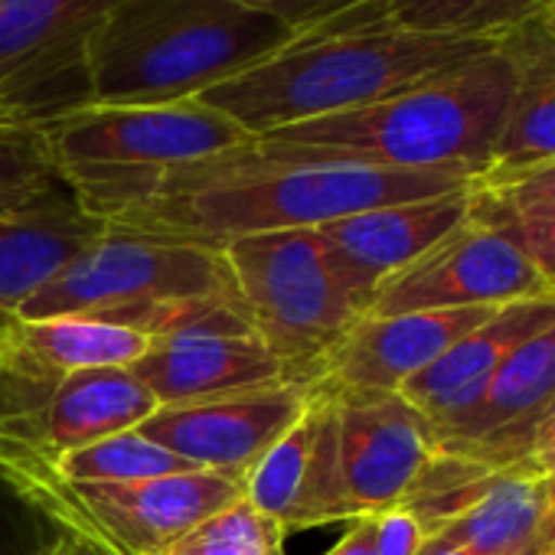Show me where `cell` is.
Instances as JSON below:
<instances>
[{
  "label": "cell",
  "mask_w": 555,
  "mask_h": 555,
  "mask_svg": "<svg viewBox=\"0 0 555 555\" xmlns=\"http://www.w3.org/2000/svg\"><path fill=\"white\" fill-rule=\"evenodd\" d=\"M311 405V389L274 386L186 405H157L138 431L199 470L245 477L251 464L282 438Z\"/></svg>",
  "instance_id": "12"
},
{
  "label": "cell",
  "mask_w": 555,
  "mask_h": 555,
  "mask_svg": "<svg viewBox=\"0 0 555 555\" xmlns=\"http://www.w3.org/2000/svg\"><path fill=\"white\" fill-rule=\"evenodd\" d=\"M128 370L157 399V405H186L292 383L282 360L258 337H199L154 344Z\"/></svg>",
  "instance_id": "21"
},
{
  "label": "cell",
  "mask_w": 555,
  "mask_h": 555,
  "mask_svg": "<svg viewBox=\"0 0 555 555\" xmlns=\"http://www.w3.org/2000/svg\"><path fill=\"white\" fill-rule=\"evenodd\" d=\"M509 99V66L496 43L431 79H422L357 112L292 125L255 138L264 154L292 160H340L392 170H467L477 180Z\"/></svg>",
  "instance_id": "3"
},
{
  "label": "cell",
  "mask_w": 555,
  "mask_h": 555,
  "mask_svg": "<svg viewBox=\"0 0 555 555\" xmlns=\"http://www.w3.org/2000/svg\"><path fill=\"white\" fill-rule=\"evenodd\" d=\"M470 190L379 206L318 225L334 268L340 271L347 288L366 301V311L373 292L389 274L425 255L435 242H441L454 225L464 222L470 209Z\"/></svg>",
  "instance_id": "17"
},
{
  "label": "cell",
  "mask_w": 555,
  "mask_h": 555,
  "mask_svg": "<svg viewBox=\"0 0 555 555\" xmlns=\"http://www.w3.org/2000/svg\"><path fill=\"white\" fill-rule=\"evenodd\" d=\"M4 483L43 513L60 535L95 555H164L209 516L242 500V477L190 470L131 483L69 480L47 461L0 451Z\"/></svg>",
  "instance_id": "6"
},
{
  "label": "cell",
  "mask_w": 555,
  "mask_h": 555,
  "mask_svg": "<svg viewBox=\"0 0 555 555\" xmlns=\"http://www.w3.org/2000/svg\"><path fill=\"white\" fill-rule=\"evenodd\" d=\"M324 555H376V522H373V516L353 519L350 529L344 532V539Z\"/></svg>",
  "instance_id": "34"
},
{
  "label": "cell",
  "mask_w": 555,
  "mask_h": 555,
  "mask_svg": "<svg viewBox=\"0 0 555 555\" xmlns=\"http://www.w3.org/2000/svg\"><path fill=\"white\" fill-rule=\"evenodd\" d=\"M40 131L66 190L105 222L144 199L164 173L255 141L199 99L177 105H89Z\"/></svg>",
  "instance_id": "5"
},
{
  "label": "cell",
  "mask_w": 555,
  "mask_h": 555,
  "mask_svg": "<svg viewBox=\"0 0 555 555\" xmlns=\"http://www.w3.org/2000/svg\"><path fill=\"white\" fill-rule=\"evenodd\" d=\"M242 4L274 17L292 34H301V30H311L334 17H344L350 11H360L366 4H376V0H242Z\"/></svg>",
  "instance_id": "31"
},
{
  "label": "cell",
  "mask_w": 555,
  "mask_h": 555,
  "mask_svg": "<svg viewBox=\"0 0 555 555\" xmlns=\"http://www.w3.org/2000/svg\"><path fill=\"white\" fill-rule=\"evenodd\" d=\"M548 539H555V529L548 526L545 480L506 470L483 500L431 532L418 555H441L454 548L474 555H526Z\"/></svg>",
  "instance_id": "23"
},
{
  "label": "cell",
  "mask_w": 555,
  "mask_h": 555,
  "mask_svg": "<svg viewBox=\"0 0 555 555\" xmlns=\"http://www.w3.org/2000/svg\"><path fill=\"white\" fill-rule=\"evenodd\" d=\"M470 209L496 222L555 292V209H503L477 186L470 190Z\"/></svg>",
  "instance_id": "29"
},
{
  "label": "cell",
  "mask_w": 555,
  "mask_h": 555,
  "mask_svg": "<svg viewBox=\"0 0 555 555\" xmlns=\"http://www.w3.org/2000/svg\"><path fill=\"white\" fill-rule=\"evenodd\" d=\"M255 337L295 386L314 389L337 344L366 318L318 229L245 235L222 245Z\"/></svg>",
  "instance_id": "7"
},
{
  "label": "cell",
  "mask_w": 555,
  "mask_h": 555,
  "mask_svg": "<svg viewBox=\"0 0 555 555\" xmlns=\"http://www.w3.org/2000/svg\"><path fill=\"white\" fill-rule=\"evenodd\" d=\"M545 4L548 0H389V14L399 27L418 34L496 40L542 14Z\"/></svg>",
  "instance_id": "25"
},
{
  "label": "cell",
  "mask_w": 555,
  "mask_h": 555,
  "mask_svg": "<svg viewBox=\"0 0 555 555\" xmlns=\"http://www.w3.org/2000/svg\"><path fill=\"white\" fill-rule=\"evenodd\" d=\"M542 17H545V21H548V24L555 27V0H548V4L542 8Z\"/></svg>",
  "instance_id": "37"
},
{
  "label": "cell",
  "mask_w": 555,
  "mask_h": 555,
  "mask_svg": "<svg viewBox=\"0 0 555 555\" xmlns=\"http://www.w3.org/2000/svg\"><path fill=\"white\" fill-rule=\"evenodd\" d=\"M40 555H95L92 548H86L82 542L69 539V535H60L56 542H50Z\"/></svg>",
  "instance_id": "35"
},
{
  "label": "cell",
  "mask_w": 555,
  "mask_h": 555,
  "mask_svg": "<svg viewBox=\"0 0 555 555\" xmlns=\"http://www.w3.org/2000/svg\"><path fill=\"white\" fill-rule=\"evenodd\" d=\"M50 467L69 480H92V483H131V480H154V477L199 470L190 461L167 451L164 444L144 438L138 428L66 451Z\"/></svg>",
  "instance_id": "26"
},
{
  "label": "cell",
  "mask_w": 555,
  "mask_h": 555,
  "mask_svg": "<svg viewBox=\"0 0 555 555\" xmlns=\"http://www.w3.org/2000/svg\"><path fill=\"white\" fill-rule=\"evenodd\" d=\"M327 392L334 399L337 474L350 522L399 506L435 451L428 422L399 392Z\"/></svg>",
  "instance_id": "11"
},
{
  "label": "cell",
  "mask_w": 555,
  "mask_h": 555,
  "mask_svg": "<svg viewBox=\"0 0 555 555\" xmlns=\"http://www.w3.org/2000/svg\"><path fill=\"white\" fill-rule=\"evenodd\" d=\"M474 186L503 209H555V160L506 177H483Z\"/></svg>",
  "instance_id": "30"
},
{
  "label": "cell",
  "mask_w": 555,
  "mask_h": 555,
  "mask_svg": "<svg viewBox=\"0 0 555 555\" xmlns=\"http://www.w3.org/2000/svg\"><path fill=\"white\" fill-rule=\"evenodd\" d=\"M209 295H238L222 248L108 222L17 318H82L128 331L151 308Z\"/></svg>",
  "instance_id": "8"
},
{
  "label": "cell",
  "mask_w": 555,
  "mask_h": 555,
  "mask_svg": "<svg viewBox=\"0 0 555 555\" xmlns=\"http://www.w3.org/2000/svg\"><path fill=\"white\" fill-rule=\"evenodd\" d=\"M147 350V337L82 318H14L0 327V363L53 383L86 370H128Z\"/></svg>",
  "instance_id": "22"
},
{
  "label": "cell",
  "mask_w": 555,
  "mask_h": 555,
  "mask_svg": "<svg viewBox=\"0 0 555 555\" xmlns=\"http://www.w3.org/2000/svg\"><path fill=\"white\" fill-rule=\"evenodd\" d=\"M63 190L40 128H0V212Z\"/></svg>",
  "instance_id": "28"
},
{
  "label": "cell",
  "mask_w": 555,
  "mask_h": 555,
  "mask_svg": "<svg viewBox=\"0 0 555 555\" xmlns=\"http://www.w3.org/2000/svg\"><path fill=\"white\" fill-rule=\"evenodd\" d=\"M477 183L467 170H392L340 160H292L255 141L164 173L112 225L222 248L232 238L318 229L379 206L431 199Z\"/></svg>",
  "instance_id": "1"
},
{
  "label": "cell",
  "mask_w": 555,
  "mask_h": 555,
  "mask_svg": "<svg viewBox=\"0 0 555 555\" xmlns=\"http://www.w3.org/2000/svg\"><path fill=\"white\" fill-rule=\"evenodd\" d=\"M292 37L242 0H118L89 47L92 105L199 99Z\"/></svg>",
  "instance_id": "4"
},
{
  "label": "cell",
  "mask_w": 555,
  "mask_h": 555,
  "mask_svg": "<svg viewBox=\"0 0 555 555\" xmlns=\"http://www.w3.org/2000/svg\"><path fill=\"white\" fill-rule=\"evenodd\" d=\"M513 470L539 477V480L555 477V399L535 418V425H532V431H529V438H526Z\"/></svg>",
  "instance_id": "33"
},
{
  "label": "cell",
  "mask_w": 555,
  "mask_h": 555,
  "mask_svg": "<svg viewBox=\"0 0 555 555\" xmlns=\"http://www.w3.org/2000/svg\"><path fill=\"white\" fill-rule=\"evenodd\" d=\"M555 321V298L496 308L483 324L451 344L431 366L412 376L399 396L428 422V431L464 412L506 363V357Z\"/></svg>",
  "instance_id": "19"
},
{
  "label": "cell",
  "mask_w": 555,
  "mask_h": 555,
  "mask_svg": "<svg viewBox=\"0 0 555 555\" xmlns=\"http://www.w3.org/2000/svg\"><path fill=\"white\" fill-rule=\"evenodd\" d=\"M496 50L509 66V99L483 177L555 160V27L535 14L496 37Z\"/></svg>",
  "instance_id": "20"
},
{
  "label": "cell",
  "mask_w": 555,
  "mask_h": 555,
  "mask_svg": "<svg viewBox=\"0 0 555 555\" xmlns=\"http://www.w3.org/2000/svg\"><path fill=\"white\" fill-rule=\"evenodd\" d=\"M552 399L555 321L516 347L464 412L431 428V441L438 451L474 457L493 470H513L535 418Z\"/></svg>",
  "instance_id": "14"
},
{
  "label": "cell",
  "mask_w": 555,
  "mask_h": 555,
  "mask_svg": "<svg viewBox=\"0 0 555 555\" xmlns=\"http://www.w3.org/2000/svg\"><path fill=\"white\" fill-rule=\"evenodd\" d=\"M539 555H555V539H548V545H545V548H542Z\"/></svg>",
  "instance_id": "38"
},
{
  "label": "cell",
  "mask_w": 555,
  "mask_h": 555,
  "mask_svg": "<svg viewBox=\"0 0 555 555\" xmlns=\"http://www.w3.org/2000/svg\"><path fill=\"white\" fill-rule=\"evenodd\" d=\"M496 40H464L405 30L389 0L295 34L251 69L199 95L245 134L264 138L292 125L344 115L431 79Z\"/></svg>",
  "instance_id": "2"
},
{
  "label": "cell",
  "mask_w": 555,
  "mask_h": 555,
  "mask_svg": "<svg viewBox=\"0 0 555 555\" xmlns=\"http://www.w3.org/2000/svg\"><path fill=\"white\" fill-rule=\"evenodd\" d=\"M157 412V399L131 370H86L56 386L30 415L0 428V451L53 464L66 451L131 431Z\"/></svg>",
  "instance_id": "16"
},
{
  "label": "cell",
  "mask_w": 555,
  "mask_h": 555,
  "mask_svg": "<svg viewBox=\"0 0 555 555\" xmlns=\"http://www.w3.org/2000/svg\"><path fill=\"white\" fill-rule=\"evenodd\" d=\"M545 509H548V526L555 529V477L545 480Z\"/></svg>",
  "instance_id": "36"
},
{
  "label": "cell",
  "mask_w": 555,
  "mask_h": 555,
  "mask_svg": "<svg viewBox=\"0 0 555 555\" xmlns=\"http://www.w3.org/2000/svg\"><path fill=\"white\" fill-rule=\"evenodd\" d=\"M535 298H555V292L496 222L467 209L461 225L386 278L366 314L503 308Z\"/></svg>",
  "instance_id": "10"
},
{
  "label": "cell",
  "mask_w": 555,
  "mask_h": 555,
  "mask_svg": "<svg viewBox=\"0 0 555 555\" xmlns=\"http://www.w3.org/2000/svg\"><path fill=\"white\" fill-rule=\"evenodd\" d=\"M545 545H548V542H545ZM545 545H539V548H532V552H526V555H539V552H542Z\"/></svg>",
  "instance_id": "40"
},
{
  "label": "cell",
  "mask_w": 555,
  "mask_h": 555,
  "mask_svg": "<svg viewBox=\"0 0 555 555\" xmlns=\"http://www.w3.org/2000/svg\"><path fill=\"white\" fill-rule=\"evenodd\" d=\"M503 474L506 470H493L474 457L435 448L399 506L422 522L428 539L431 532L457 519L464 509H470L477 500H483Z\"/></svg>",
  "instance_id": "24"
},
{
  "label": "cell",
  "mask_w": 555,
  "mask_h": 555,
  "mask_svg": "<svg viewBox=\"0 0 555 555\" xmlns=\"http://www.w3.org/2000/svg\"><path fill=\"white\" fill-rule=\"evenodd\" d=\"M288 532L245 500L199 522L164 555H285Z\"/></svg>",
  "instance_id": "27"
},
{
  "label": "cell",
  "mask_w": 555,
  "mask_h": 555,
  "mask_svg": "<svg viewBox=\"0 0 555 555\" xmlns=\"http://www.w3.org/2000/svg\"><path fill=\"white\" fill-rule=\"evenodd\" d=\"M532 552V548H529ZM441 555H474V552H464V548H454V552H441Z\"/></svg>",
  "instance_id": "39"
},
{
  "label": "cell",
  "mask_w": 555,
  "mask_h": 555,
  "mask_svg": "<svg viewBox=\"0 0 555 555\" xmlns=\"http://www.w3.org/2000/svg\"><path fill=\"white\" fill-rule=\"evenodd\" d=\"M105 232L108 222L69 190L0 212V327H8Z\"/></svg>",
  "instance_id": "18"
},
{
  "label": "cell",
  "mask_w": 555,
  "mask_h": 555,
  "mask_svg": "<svg viewBox=\"0 0 555 555\" xmlns=\"http://www.w3.org/2000/svg\"><path fill=\"white\" fill-rule=\"evenodd\" d=\"M493 311L496 308L409 311L389 318L366 314L337 344L318 386L344 392H399Z\"/></svg>",
  "instance_id": "15"
},
{
  "label": "cell",
  "mask_w": 555,
  "mask_h": 555,
  "mask_svg": "<svg viewBox=\"0 0 555 555\" xmlns=\"http://www.w3.org/2000/svg\"><path fill=\"white\" fill-rule=\"evenodd\" d=\"M242 500L285 532L350 522L337 474V418L327 389H311V405L242 477Z\"/></svg>",
  "instance_id": "13"
},
{
  "label": "cell",
  "mask_w": 555,
  "mask_h": 555,
  "mask_svg": "<svg viewBox=\"0 0 555 555\" xmlns=\"http://www.w3.org/2000/svg\"><path fill=\"white\" fill-rule=\"evenodd\" d=\"M373 522H376V555H418L422 552L425 529L409 509L392 506L386 513H376Z\"/></svg>",
  "instance_id": "32"
},
{
  "label": "cell",
  "mask_w": 555,
  "mask_h": 555,
  "mask_svg": "<svg viewBox=\"0 0 555 555\" xmlns=\"http://www.w3.org/2000/svg\"><path fill=\"white\" fill-rule=\"evenodd\" d=\"M118 0H0V115L47 128L92 105L89 47Z\"/></svg>",
  "instance_id": "9"
}]
</instances>
